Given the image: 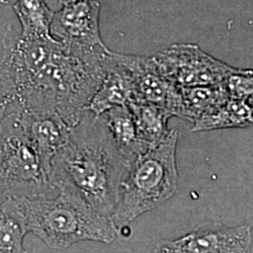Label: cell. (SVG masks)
I'll return each mask as SVG.
<instances>
[{
  "instance_id": "obj_21",
  "label": "cell",
  "mask_w": 253,
  "mask_h": 253,
  "mask_svg": "<svg viewBox=\"0 0 253 253\" xmlns=\"http://www.w3.org/2000/svg\"><path fill=\"white\" fill-rule=\"evenodd\" d=\"M74 1H79V0H60V3L63 5V4L71 3V2H74Z\"/></svg>"
},
{
  "instance_id": "obj_16",
  "label": "cell",
  "mask_w": 253,
  "mask_h": 253,
  "mask_svg": "<svg viewBox=\"0 0 253 253\" xmlns=\"http://www.w3.org/2000/svg\"><path fill=\"white\" fill-rule=\"evenodd\" d=\"M21 25L22 38L42 39L52 38L50 27L54 11L44 0H16L13 4Z\"/></svg>"
},
{
  "instance_id": "obj_20",
  "label": "cell",
  "mask_w": 253,
  "mask_h": 253,
  "mask_svg": "<svg viewBox=\"0 0 253 253\" xmlns=\"http://www.w3.org/2000/svg\"><path fill=\"white\" fill-rule=\"evenodd\" d=\"M6 106H7V104H6V105H1V106H0V122H1V119H2L3 116H4V112H5Z\"/></svg>"
},
{
  "instance_id": "obj_13",
  "label": "cell",
  "mask_w": 253,
  "mask_h": 253,
  "mask_svg": "<svg viewBox=\"0 0 253 253\" xmlns=\"http://www.w3.org/2000/svg\"><path fill=\"white\" fill-rule=\"evenodd\" d=\"M253 100L229 99L202 115L193 122L191 131L247 127L253 125Z\"/></svg>"
},
{
  "instance_id": "obj_17",
  "label": "cell",
  "mask_w": 253,
  "mask_h": 253,
  "mask_svg": "<svg viewBox=\"0 0 253 253\" xmlns=\"http://www.w3.org/2000/svg\"><path fill=\"white\" fill-rule=\"evenodd\" d=\"M27 234L18 199L0 202V253H25Z\"/></svg>"
},
{
  "instance_id": "obj_7",
  "label": "cell",
  "mask_w": 253,
  "mask_h": 253,
  "mask_svg": "<svg viewBox=\"0 0 253 253\" xmlns=\"http://www.w3.org/2000/svg\"><path fill=\"white\" fill-rule=\"evenodd\" d=\"M155 253H246L253 252L252 227L227 226L218 221H206L195 230L174 240L161 241Z\"/></svg>"
},
{
  "instance_id": "obj_5",
  "label": "cell",
  "mask_w": 253,
  "mask_h": 253,
  "mask_svg": "<svg viewBox=\"0 0 253 253\" xmlns=\"http://www.w3.org/2000/svg\"><path fill=\"white\" fill-rule=\"evenodd\" d=\"M57 192L52 165L27 134L15 98L7 104L0 122V202L51 197Z\"/></svg>"
},
{
  "instance_id": "obj_8",
  "label": "cell",
  "mask_w": 253,
  "mask_h": 253,
  "mask_svg": "<svg viewBox=\"0 0 253 253\" xmlns=\"http://www.w3.org/2000/svg\"><path fill=\"white\" fill-rule=\"evenodd\" d=\"M99 0H79L63 4L54 12L50 32L55 40L75 45L105 47L100 27Z\"/></svg>"
},
{
  "instance_id": "obj_1",
  "label": "cell",
  "mask_w": 253,
  "mask_h": 253,
  "mask_svg": "<svg viewBox=\"0 0 253 253\" xmlns=\"http://www.w3.org/2000/svg\"><path fill=\"white\" fill-rule=\"evenodd\" d=\"M2 43L20 106L55 113L71 126L78 123L105 76L107 46L84 47L53 37L26 39L10 26Z\"/></svg>"
},
{
  "instance_id": "obj_10",
  "label": "cell",
  "mask_w": 253,
  "mask_h": 253,
  "mask_svg": "<svg viewBox=\"0 0 253 253\" xmlns=\"http://www.w3.org/2000/svg\"><path fill=\"white\" fill-rule=\"evenodd\" d=\"M105 67V76L86 107L97 117L109 109L126 105L133 98L132 78L123 54L109 51Z\"/></svg>"
},
{
  "instance_id": "obj_14",
  "label": "cell",
  "mask_w": 253,
  "mask_h": 253,
  "mask_svg": "<svg viewBox=\"0 0 253 253\" xmlns=\"http://www.w3.org/2000/svg\"><path fill=\"white\" fill-rule=\"evenodd\" d=\"M126 106L130 110L135 122L138 135L149 149L160 145L169 133L168 120L172 114L166 109L152 103L129 101Z\"/></svg>"
},
{
  "instance_id": "obj_6",
  "label": "cell",
  "mask_w": 253,
  "mask_h": 253,
  "mask_svg": "<svg viewBox=\"0 0 253 253\" xmlns=\"http://www.w3.org/2000/svg\"><path fill=\"white\" fill-rule=\"evenodd\" d=\"M152 58L159 73L182 87L216 84L240 70L192 43L172 44Z\"/></svg>"
},
{
  "instance_id": "obj_19",
  "label": "cell",
  "mask_w": 253,
  "mask_h": 253,
  "mask_svg": "<svg viewBox=\"0 0 253 253\" xmlns=\"http://www.w3.org/2000/svg\"><path fill=\"white\" fill-rule=\"evenodd\" d=\"M16 98L15 84L9 72L8 64L0 59V105L8 104Z\"/></svg>"
},
{
  "instance_id": "obj_22",
  "label": "cell",
  "mask_w": 253,
  "mask_h": 253,
  "mask_svg": "<svg viewBox=\"0 0 253 253\" xmlns=\"http://www.w3.org/2000/svg\"><path fill=\"white\" fill-rule=\"evenodd\" d=\"M8 3V0H0V7H2L3 5H7Z\"/></svg>"
},
{
  "instance_id": "obj_15",
  "label": "cell",
  "mask_w": 253,
  "mask_h": 253,
  "mask_svg": "<svg viewBox=\"0 0 253 253\" xmlns=\"http://www.w3.org/2000/svg\"><path fill=\"white\" fill-rule=\"evenodd\" d=\"M182 118L193 123L202 115L229 100L223 82L216 84L182 87Z\"/></svg>"
},
{
  "instance_id": "obj_4",
  "label": "cell",
  "mask_w": 253,
  "mask_h": 253,
  "mask_svg": "<svg viewBox=\"0 0 253 253\" xmlns=\"http://www.w3.org/2000/svg\"><path fill=\"white\" fill-rule=\"evenodd\" d=\"M178 137L176 130H170L160 145L136 157L130 163L120 185L118 207L113 217L118 233L176 192Z\"/></svg>"
},
{
  "instance_id": "obj_18",
  "label": "cell",
  "mask_w": 253,
  "mask_h": 253,
  "mask_svg": "<svg viewBox=\"0 0 253 253\" xmlns=\"http://www.w3.org/2000/svg\"><path fill=\"white\" fill-rule=\"evenodd\" d=\"M229 99L253 100V76L252 70L240 69L223 81Z\"/></svg>"
},
{
  "instance_id": "obj_3",
  "label": "cell",
  "mask_w": 253,
  "mask_h": 253,
  "mask_svg": "<svg viewBox=\"0 0 253 253\" xmlns=\"http://www.w3.org/2000/svg\"><path fill=\"white\" fill-rule=\"evenodd\" d=\"M51 197L17 198L28 233L54 250L84 241L113 242L118 230L109 217L97 212L76 191L59 186Z\"/></svg>"
},
{
  "instance_id": "obj_2",
  "label": "cell",
  "mask_w": 253,
  "mask_h": 253,
  "mask_svg": "<svg viewBox=\"0 0 253 253\" xmlns=\"http://www.w3.org/2000/svg\"><path fill=\"white\" fill-rule=\"evenodd\" d=\"M134 160L120 151L100 117L85 110L52 160V178L56 189L76 191L113 220L121 182Z\"/></svg>"
},
{
  "instance_id": "obj_11",
  "label": "cell",
  "mask_w": 253,
  "mask_h": 253,
  "mask_svg": "<svg viewBox=\"0 0 253 253\" xmlns=\"http://www.w3.org/2000/svg\"><path fill=\"white\" fill-rule=\"evenodd\" d=\"M19 112L32 143L46 163L51 164L54 155L67 142L72 126L55 113L30 112L20 104Z\"/></svg>"
},
{
  "instance_id": "obj_9",
  "label": "cell",
  "mask_w": 253,
  "mask_h": 253,
  "mask_svg": "<svg viewBox=\"0 0 253 253\" xmlns=\"http://www.w3.org/2000/svg\"><path fill=\"white\" fill-rule=\"evenodd\" d=\"M123 57L132 78V100L161 106L182 118L180 86L159 73L152 56L123 54Z\"/></svg>"
},
{
  "instance_id": "obj_12",
  "label": "cell",
  "mask_w": 253,
  "mask_h": 253,
  "mask_svg": "<svg viewBox=\"0 0 253 253\" xmlns=\"http://www.w3.org/2000/svg\"><path fill=\"white\" fill-rule=\"evenodd\" d=\"M99 117L120 151L126 157L135 159L150 150L138 135L132 114L126 105L109 109Z\"/></svg>"
}]
</instances>
